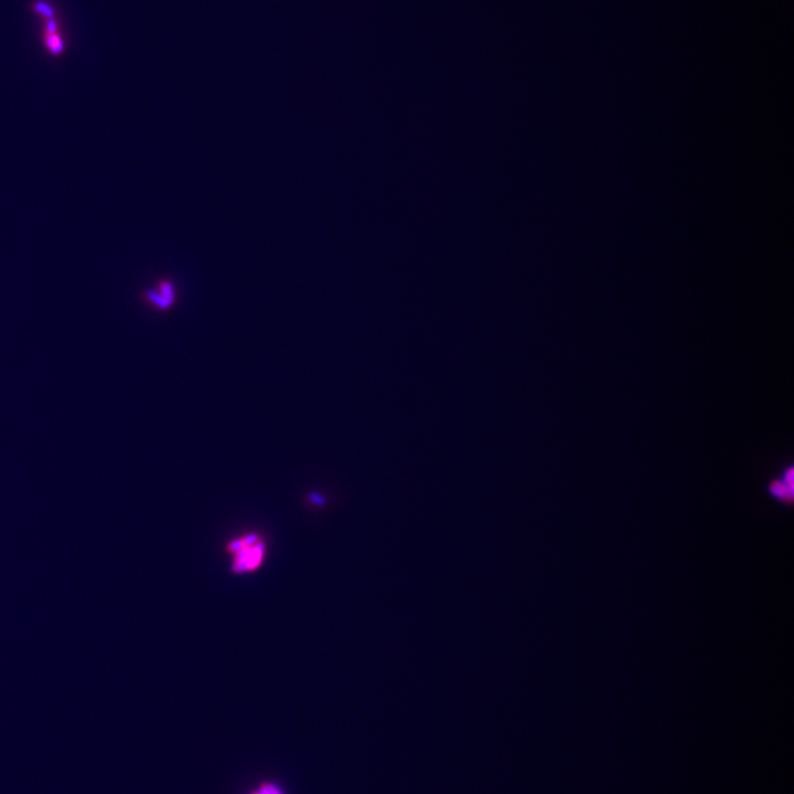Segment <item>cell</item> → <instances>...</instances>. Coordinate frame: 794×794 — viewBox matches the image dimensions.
<instances>
[{"label": "cell", "mask_w": 794, "mask_h": 794, "mask_svg": "<svg viewBox=\"0 0 794 794\" xmlns=\"http://www.w3.org/2000/svg\"><path fill=\"white\" fill-rule=\"evenodd\" d=\"M34 10L40 16H42V19H45V29L43 32L45 49L53 57H59L64 52L65 45L62 32L60 30L59 23L54 16L53 9L45 3H36Z\"/></svg>", "instance_id": "7a4b0ae2"}, {"label": "cell", "mask_w": 794, "mask_h": 794, "mask_svg": "<svg viewBox=\"0 0 794 794\" xmlns=\"http://www.w3.org/2000/svg\"><path fill=\"white\" fill-rule=\"evenodd\" d=\"M769 492L777 500L786 504H791L793 499V488L788 486L783 480H776L769 486Z\"/></svg>", "instance_id": "5b68a950"}, {"label": "cell", "mask_w": 794, "mask_h": 794, "mask_svg": "<svg viewBox=\"0 0 794 794\" xmlns=\"http://www.w3.org/2000/svg\"><path fill=\"white\" fill-rule=\"evenodd\" d=\"M145 301L160 310H167L175 303V291L173 283L168 280L159 282L157 288L149 289L144 295Z\"/></svg>", "instance_id": "3957f363"}, {"label": "cell", "mask_w": 794, "mask_h": 794, "mask_svg": "<svg viewBox=\"0 0 794 794\" xmlns=\"http://www.w3.org/2000/svg\"><path fill=\"white\" fill-rule=\"evenodd\" d=\"M231 557V571L236 575L253 574L264 565L267 545L258 533L249 532L231 538L225 545Z\"/></svg>", "instance_id": "6da1fadb"}, {"label": "cell", "mask_w": 794, "mask_h": 794, "mask_svg": "<svg viewBox=\"0 0 794 794\" xmlns=\"http://www.w3.org/2000/svg\"><path fill=\"white\" fill-rule=\"evenodd\" d=\"M242 794H290L288 789L280 779L267 777L256 781L254 784L246 789Z\"/></svg>", "instance_id": "277c9868"}]
</instances>
